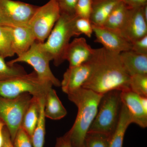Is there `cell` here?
Wrapping results in <instances>:
<instances>
[{
    "label": "cell",
    "mask_w": 147,
    "mask_h": 147,
    "mask_svg": "<svg viewBox=\"0 0 147 147\" xmlns=\"http://www.w3.org/2000/svg\"><path fill=\"white\" fill-rule=\"evenodd\" d=\"M92 69L91 62L73 67H69L63 75L61 86L63 91L68 94L82 88L89 78Z\"/></svg>",
    "instance_id": "7c38bea8"
},
{
    "label": "cell",
    "mask_w": 147,
    "mask_h": 147,
    "mask_svg": "<svg viewBox=\"0 0 147 147\" xmlns=\"http://www.w3.org/2000/svg\"><path fill=\"white\" fill-rule=\"evenodd\" d=\"M111 137L96 132L87 133L83 147H109Z\"/></svg>",
    "instance_id": "484cf974"
},
{
    "label": "cell",
    "mask_w": 147,
    "mask_h": 147,
    "mask_svg": "<svg viewBox=\"0 0 147 147\" xmlns=\"http://www.w3.org/2000/svg\"><path fill=\"white\" fill-rule=\"evenodd\" d=\"M32 97L27 93L12 98L0 96V119L8 129L12 142L21 127Z\"/></svg>",
    "instance_id": "8992f818"
},
{
    "label": "cell",
    "mask_w": 147,
    "mask_h": 147,
    "mask_svg": "<svg viewBox=\"0 0 147 147\" xmlns=\"http://www.w3.org/2000/svg\"><path fill=\"white\" fill-rule=\"evenodd\" d=\"M131 123L132 122L128 111L122 103L118 123L110 138L109 147H123L125 134Z\"/></svg>",
    "instance_id": "44dd1931"
},
{
    "label": "cell",
    "mask_w": 147,
    "mask_h": 147,
    "mask_svg": "<svg viewBox=\"0 0 147 147\" xmlns=\"http://www.w3.org/2000/svg\"><path fill=\"white\" fill-rule=\"evenodd\" d=\"M27 74L23 67L17 64H9L5 59L0 57V81Z\"/></svg>",
    "instance_id": "cb8c5ba5"
},
{
    "label": "cell",
    "mask_w": 147,
    "mask_h": 147,
    "mask_svg": "<svg viewBox=\"0 0 147 147\" xmlns=\"http://www.w3.org/2000/svg\"><path fill=\"white\" fill-rule=\"evenodd\" d=\"M5 124L0 119V147H2L3 144V130Z\"/></svg>",
    "instance_id": "d590c367"
},
{
    "label": "cell",
    "mask_w": 147,
    "mask_h": 147,
    "mask_svg": "<svg viewBox=\"0 0 147 147\" xmlns=\"http://www.w3.org/2000/svg\"><path fill=\"white\" fill-rule=\"evenodd\" d=\"M60 16L55 0H50L44 5L38 6L28 25L36 41L45 42Z\"/></svg>",
    "instance_id": "ba28073f"
},
{
    "label": "cell",
    "mask_w": 147,
    "mask_h": 147,
    "mask_svg": "<svg viewBox=\"0 0 147 147\" xmlns=\"http://www.w3.org/2000/svg\"><path fill=\"white\" fill-rule=\"evenodd\" d=\"M90 61L91 73L82 88L101 94L111 91L130 90V76L124 68L119 54L103 47L94 49Z\"/></svg>",
    "instance_id": "6da1fadb"
},
{
    "label": "cell",
    "mask_w": 147,
    "mask_h": 147,
    "mask_svg": "<svg viewBox=\"0 0 147 147\" xmlns=\"http://www.w3.org/2000/svg\"><path fill=\"white\" fill-rule=\"evenodd\" d=\"M38 7L19 1L0 0V26H28Z\"/></svg>",
    "instance_id": "9c48e42d"
},
{
    "label": "cell",
    "mask_w": 147,
    "mask_h": 147,
    "mask_svg": "<svg viewBox=\"0 0 147 147\" xmlns=\"http://www.w3.org/2000/svg\"><path fill=\"white\" fill-rule=\"evenodd\" d=\"M142 7L130 8L121 35L131 43L147 35V19Z\"/></svg>",
    "instance_id": "8fae6325"
},
{
    "label": "cell",
    "mask_w": 147,
    "mask_h": 147,
    "mask_svg": "<svg viewBox=\"0 0 147 147\" xmlns=\"http://www.w3.org/2000/svg\"><path fill=\"white\" fill-rule=\"evenodd\" d=\"M45 98L40 99V109L38 123L32 138L33 147H43L45 134V117L44 115Z\"/></svg>",
    "instance_id": "7402d4cb"
},
{
    "label": "cell",
    "mask_w": 147,
    "mask_h": 147,
    "mask_svg": "<svg viewBox=\"0 0 147 147\" xmlns=\"http://www.w3.org/2000/svg\"><path fill=\"white\" fill-rule=\"evenodd\" d=\"M40 99L32 96L24 116L21 125V127L28 134L31 140L39 119L40 109Z\"/></svg>",
    "instance_id": "ffe728a7"
},
{
    "label": "cell",
    "mask_w": 147,
    "mask_h": 147,
    "mask_svg": "<svg viewBox=\"0 0 147 147\" xmlns=\"http://www.w3.org/2000/svg\"><path fill=\"white\" fill-rule=\"evenodd\" d=\"M131 50L138 54L147 55V35L132 42Z\"/></svg>",
    "instance_id": "4dcf8cb0"
},
{
    "label": "cell",
    "mask_w": 147,
    "mask_h": 147,
    "mask_svg": "<svg viewBox=\"0 0 147 147\" xmlns=\"http://www.w3.org/2000/svg\"><path fill=\"white\" fill-rule=\"evenodd\" d=\"M55 147H72V146L68 137L65 134L63 136L57 138Z\"/></svg>",
    "instance_id": "836d02e7"
},
{
    "label": "cell",
    "mask_w": 147,
    "mask_h": 147,
    "mask_svg": "<svg viewBox=\"0 0 147 147\" xmlns=\"http://www.w3.org/2000/svg\"><path fill=\"white\" fill-rule=\"evenodd\" d=\"M103 94L82 88L67 94L78 108L75 122L66 133L72 147H83L84 140L97 114Z\"/></svg>",
    "instance_id": "7a4b0ae2"
},
{
    "label": "cell",
    "mask_w": 147,
    "mask_h": 147,
    "mask_svg": "<svg viewBox=\"0 0 147 147\" xmlns=\"http://www.w3.org/2000/svg\"><path fill=\"white\" fill-rule=\"evenodd\" d=\"M9 27L13 37V52L17 56L28 51L36 41L33 33L28 26Z\"/></svg>",
    "instance_id": "2e32d148"
},
{
    "label": "cell",
    "mask_w": 147,
    "mask_h": 147,
    "mask_svg": "<svg viewBox=\"0 0 147 147\" xmlns=\"http://www.w3.org/2000/svg\"><path fill=\"white\" fill-rule=\"evenodd\" d=\"M139 96L140 102L144 110L147 113V97L146 96Z\"/></svg>",
    "instance_id": "e575fe53"
},
{
    "label": "cell",
    "mask_w": 147,
    "mask_h": 147,
    "mask_svg": "<svg viewBox=\"0 0 147 147\" xmlns=\"http://www.w3.org/2000/svg\"><path fill=\"white\" fill-rule=\"evenodd\" d=\"M12 143L13 147H33L31 139L21 127L17 131Z\"/></svg>",
    "instance_id": "f1b7e54d"
},
{
    "label": "cell",
    "mask_w": 147,
    "mask_h": 147,
    "mask_svg": "<svg viewBox=\"0 0 147 147\" xmlns=\"http://www.w3.org/2000/svg\"><path fill=\"white\" fill-rule=\"evenodd\" d=\"M3 144L2 147H13L10 134L6 127L4 126L3 130Z\"/></svg>",
    "instance_id": "d6a6232c"
},
{
    "label": "cell",
    "mask_w": 147,
    "mask_h": 147,
    "mask_svg": "<svg viewBox=\"0 0 147 147\" xmlns=\"http://www.w3.org/2000/svg\"><path fill=\"white\" fill-rule=\"evenodd\" d=\"M119 56L124 68L129 76L147 74V55L130 50L122 52Z\"/></svg>",
    "instance_id": "9a60e30c"
},
{
    "label": "cell",
    "mask_w": 147,
    "mask_h": 147,
    "mask_svg": "<svg viewBox=\"0 0 147 147\" xmlns=\"http://www.w3.org/2000/svg\"><path fill=\"white\" fill-rule=\"evenodd\" d=\"M129 89L140 96L147 97V74L130 76Z\"/></svg>",
    "instance_id": "d4e9b609"
},
{
    "label": "cell",
    "mask_w": 147,
    "mask_h": 147,
    "mask_svg": "<svg viewBox=\"0 0 147 147\" xmlns=\"http://www.w3.org/2000/svg\"><path fill=\"white\" fill-rule=\"evenodd\" d=\"M122 0H92L90 20L93 25L102 26L109 14Z\"/></svg>",
    "instance_id": "ac0fdd59"
},
{
    "label": "cell",
    "mask_w": 147,
    "mask_h": 147,
    "mask_svg": "<svg viewBox=\"0 0 147 147\" xmlns=\"http://www.w3.org/2000/svg\"><path fill=\"white\" fill-rule=\"evenodd\" d=\"M53 86L50 82L40 79L34 71L0 81V96L12 98L27 93L39 99L45 98Z\"/></svg>",
    "instance_id": "5b68a950"
},
{
    "label": "cell",
    "mask_w": 147,
    "mask_h": 147,
    "mask_svg": "<svg viewBox=\"0 0 147 147\" xmlns=\"http://www.w3.org/2000/svg\"><path fill=\"white\" fill-rule=\"evenodd\" d=\"M129 8L142 7L147 4V0H122Z\"/></svg>",
    "instance_id": "1f68e13d"
},
{
    "label": "cell",
    "mask_w": 147,
    "mask_h": 147,
    "mask_svg": "<svg viewBox=\"0 0 147 147\" xmlns=\"http://www.w3.org/2000/svg\"><path fill=\"white\" fill-rule=\"evenodd\" d=\"M78 0H55L59 9L61 14L75 15V8Z\"/></svg>",
    "instance_id": "f546056e"
},
{
    "label": "cell",
    "mask_w": 147,
    "mask_h": 147,
    "mask_svg": "<svg viewBox=\"0 0 147 147\" xmlns=\"http://www.w3.org/2000/svg\"><path fill=\"white\" fill-rule=\"evenodd\" d=\"M120 93L119 91L113 90L103 94L97 114L88 132H96L111 137L120 116L122 105Z\"/></svg>",
    "instance_id": "277c9868"
},
{
    "label": "cell",
    "mask_w": 147,
    "mask_h": 147,
    "mask_svg": "<svg viewBox=\"0 0 147 147\" xmlns=\"http://www.w3.org/2000/svg\"><path fill=\"white\" fill-rule=\"evenodd\" d=\"M94 50L86 38H76L69 43L66 51L65 60L68 61L69 67L81 65L91 60Z\"/></svg>",
    "instance_id": "4fadbf2b"
},
{
    "label": "cell",
    "mask_w": 147,
    "mask_h": 147,
    "mask_svg": "<svg viewBox=\"0 0 147 147\" xmlns=\"http://www.w3.org/2000/svg\"><path fill=\"white\" fill-rule=\"evenodd\" d=\"M92 12V0H78L75 8V15L90 19Z\"/></svg>",
    "instance_id": "83f0119b"
},
{
    "label": "cell",
    "mask_w": 147,
    "mask_h": 147,
    "mask_svg": "<svg viewBox=\"0 0 147 147\" xmlns=\"http://www.w3.org/2000/svg\"><path fill=\"white\" fill-rule=\"evenodd\" d=\"M76 16L62 13L47 38L42 43L56 66L61 65L65 60V55L71 38L76 36L74 29Z\"/></svg>",
    "instance_id": "3957f363"
},
{
    "label": "cell",
    "mask_w": 147,
    "mask_h": 147,
    "mask_svg": "<svg viewBox=\"0 0 147 147\" xmlns=\"http://www.w3.org/2000/svg\"><path fill=\"white\" fill-rule=\"evenodd\" d=\"M96 42L100 43L106 50L120 53L131 50V43L121 34L103 26L93 25Z\"/></svg>",
    "instance_id": "30bf717a"
},
{
    "label": "cell",
    "mask_w": 147,
    "mask_h": 147,
    "mask_svg": "<svg viewBox=\"0 0 147 147\" xmlns=\"http://www.w3.org/2000/svg\"><path fill=\"white\" fill-rule=\"evenodd\" d=\"M129 9L130 8L121 1L110 12L102 26L121 35Z\"/></svg>",
    "instance_id": "e0dca14e"
},
{
    "label": "cell",
    "mask_w": 147,
    "mask_h": 147,
    "mask_svg": "<svg viewBox=\"0 0 147 147\" xmlns=\"http://www.w3.org/2000/svg\"><path fill=\"white\" fill-rule=\"evenodd\" d=\"M67 114V111L58 97L56 91L52 88L45 98L44 107L45 117L58 120L63 118Z\"/></svg>",
    "instance_id": "d6986e66"
},
{
    "label": "cell",
    "mask_w": 147,
    "mask_h": 147,
    "mask_svg": "<svg viewBox=\"0 0 147 147\" xmlns=\"http://www.w3.org/2000/svg\"><path fill=\"white\" fill-rule=\"evenodd\" d=\"M122 103L126 107L131 122L142 128L147 127V113L142 108L139 96L130 90L121 92Z\"/></svg>",
    "instance_id": "5bb4252c"
},
{
    "label": "cell",
    "mask_w": 147,
    "mask_h": 147,
    "mask_svg": "<svg viewBox=\"0 0 147 147\" xmlns=\"http://www.w3.org/2000/svg\"><path fill=\"white\" fill-rule=\"evenodd\" d=\"M74 29L76 36L83 34L88 38H91L93 33V25L89 18L76 16L74 21Z\"/></svg>",
    "instance_id": "4316f807"
},
{
    "label": "cell",
    "mask_w": 147,
    "mask_h": 147,
    "mask_svg": "<svg viewBox=\"0 0 147 147\" xmlns=\"http://www.w3.org/2000/svg\"><path fill=\"white\" fill-rule=\"evenodd\" d=\"M13 48V37L9 27L0 26V57L6 58L15 55Z\"/></svg>",
    "instance_id": "603a6c76"
},
{
    "label": "cell",
    "mask_w": 147,
    "mask_h": 147,
    "mask_svg": "<svg viewBox=\"0 0 147 147\" xmlns=\"http://www.w3.org/2000/svg\"><path fill=\"white\" fill-rule=\"evenodd\" d=\"M51 61L52 58L43 47L42 43L36 41L28 51L7 62V63L10 65L18 62L28 64L33 67L40 79L50 82L55 86H61V82L55 77L50 69Z\"/></svg>",
    "instance_id": "52a82bcc"
}]
</instances>
